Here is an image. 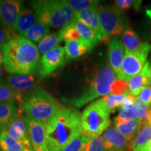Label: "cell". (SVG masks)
Segmentation results:
<instances>
[{"label":"cell","instance_id":"6da1fadb","mask_svg":"<svg viewBox=\"0 0 151 151\" xmlns=\"http://www.w3.org/2000/svg\"><path fill=\"white\" fill-rule=\"evenodd\" d=\"M46 151H63L73 139L82 134L81 114L74 108H60L45 124Z\"/></svg>","mask_w":151,"mask_h":151},{"label":"cell","instance_id":"7a4b0ae2","mask_svg":"<svg viewBox=\"0 0 151 151\" xmlns=\"http://www.w3.org/2000/svg\"><path fill=\"white\" fill-rule=\"evenodd\" d=\"M3 65L11 74H35L40 62L38 47L27 38L15 33L2 46Z\"/></svg>","mask_w":151,"mask_h":151},{"label":"cell","instance_id":"3957f363","mask_svg":"<svg viewBox=\"0 0 151 151\" xmlns=\"http://www.w3.org/2000/svg\"><path fill=\"white\" fill-rule=\"evenodd\" d=\"M61 107L48 92L35 86L24 94L19 108L22 113L46 124Z\"/></svg>","mask_w":151,"mask_h":151},{"label":"cell","instance_id":"277c9868","mask_svg":"<svg viewBox=\"0 0 151 151\" xmlns=\"http://www.w3.org/2000/svg\"><path fill=\"white\" fill-rule=\"evenodd\" d=\"M116 80V75L108 66L99 68L90 81L89 85L81 94L69 99H63L65 102L81 108L86 104L100 97L110 94L111 86Z\"/></svg>","mask_w":151,"mask_h":151},{"label":"cell","instance_id":"5b68a950","mask_svg":"<svg viewBox=\"0 0 151 151\" xmlns=\"http://www.w3.org/2000/svg\"><path fill=\"white\" fill-rule=\"evenodd\" d=\"M111 113L101 98L90 103L81 113L82 134L92 139L101 136L111 126Z\"/></svg>","mask_w":151,"mask_h":151},{"label":"cell","instance_id":"8992f818","mask_svg":"<svg viewBox=\"0 0 151 151\" xmlns=\"http://www.w3.org/2000/svg\"><path fill=\"white\" fill-rule=\"evenodd\" d=\"M102 41L110 42L111 38L120 35L125 29L122 11L116 6L99 5L97 7Z\"/></svg>","mask_w":151,"mask_h":151},{"label":"cell","instance_id":"52a82bcc","mask_svg":"<svg viewBox=\"0 0 151 151\" xmlns=\"http://www.w3.org/2000/svg\"><path fill=\"white\" fill-rule=\"evenodd\" d=\"M151 50V45L148 42H143L137 51L124 52L120 73L117 78L127 81L142 70L147 62L148 54Z\"/></svg>","mask_w":151,"mask_h":151},{"label":"cell","instance_id":"ba28073f","mask_svg":"<svg viewBox=\"0 0 151 151\" xmlns=\"http://www.w3.org/2000/svg\"><path fill=\"white\" fill-rule=\"evenodd\" d=\"M49 25L53 28L63 27L75 18L73 11L68 1H48Z\"/></svg>","mask_w":151,"mask_h":151},{"label":"cell","instance_id":"9c48e42d","mask_svg":"<svg viewBox=\"0 0 151 151\" xmlns=\"http://www.w3.org/2000/svg\"><path fill=\"white\" fill-rule=\"evenodd\" d=\"M21 118L27 128L31 144V150L46 151L45 124L26 114L22 115Z\"/></svg>","mask_w":151,"mask_h":151},{"label":"cell","instance_id":"30bf717a","mask_svg":"<svg viewBox=\"0 0 151 151\" xmlns=\"http://www.w3.org/2000/svg\"><path fill=\"white\" fill-rule=\"evenodd\" d=\"M65 49L61 46L43 55L39 62L38 73L41 78L48 76L65 63Z\"/></svg>","mask_w":151,"mask_h":151},{"label":"cell","instance_id":"8fae6325","mask_svg":"<svg viewBox=\"0 0 151 151\" xmlns=\"http://www.w3.org/2000/svg\"><path fill=\"white\" fill-rule=\"evenodd\" d=\"M23 1L19 0L0 1V13L3 27L14 32L22 10Z\"/></svg>","mask_w":151,"mask_h":151},{"label":"cell","instance_id":"7c38bea8","mask_svg":"<svg viewBox=\"0 0 151 151\" xmlns=\"http://www.w3.org/2000/svg\"><path fill=\"white\" fill-rule=\"evenodd\" d=\"M16 94L17 104L20 106L22 99L27 92L33 88L37 82L33 75L32 74H11L3 80Z\"/></svg>","mask_w":151,"mask_h":151},{"label":"cell","instance_id":"4fadbf2b","mask_svg":"<svg viewBox=\"0 0 151 151\" xmlns=\"http://www.w3.org/2000/svg\"><path fill=\"white\" fill-rule=\"evenodd\" d=\"M102 137L106 151H132L131 141L124 138L115 127L110 126Z\"/></svg>","mask_w":151,"mask_h":151},{"label":"cell","instance_id":"5bb4252c","mask_svg":"<svg viewBox=\"0 0 151 151\" xmlns=\"http://www.w3.org/2000/svg\"><path fill=\"white\" fill-rule=\"evenodd\" d=\"M124 57V48L121 41L116 37L111 38L109 45V66L117 75L120 73Z\"/></svg>","mask_w":151,"mask_h":151},{"label":"cell","instance_id":"9a60e30c","mask_svg":"<svg viewBox=\"0 0 151 151\" xmlns=\"http://www.w3.org/2000/svg\"><path fill=\"white\" fill-rule=\"evenodd\" d=\"M5 132H6L11 137L31 150V144L27 130L25 124L21 118V115H18L9 124L6 128Z\"/></svg>","mask_w":151,"mask_h":151},{"label":"cell","instance_id":"2e32d148","mask_svg":"<svg viewBox=\"0 0 151 151\" xmlns=\"http://www.w3.org/2000/svg\"><path fill=\"white\" fill-rule=\"evenodd\" d=\"M150 75V62L147 61L142 70L128 81V92L135 96L139 95L143 88L151 85Z\"/></svg>","mask_w":151,"mask_h":151},{"label":"cell","instance_id":"e0dca14e","mask_svg":"<svg viewBox=\"0 0 151 151\" xmlns=\"http://www.w3.org/2000/svg\"><path fill=\"white\" fill-rule=\"evenodd\" d=\"M65 62H70L81 58L91 51V49L82 39L65 41Z\"/></svg>","mask_w":151,"mask_h":151},{"label":"cell","instance_id":"ac0fdd59","mask_svg":"<svg viewBox=\"0 0 151 151\" xmlns=\"http://www.w3.org/2000/svg\"><path fill=\"white\" fill-rule=\"evenodd\" d=\"M75 18L91 28L102 41V32L98 16L97 7L76 13Z\"/></svg>","mask_w":151,"mask_h":151},{"label":"cell","instance_id":"d6986e66","mask_svg":"<svg viewBox=\"0 0 151 151\" xmlns=\"http://www.w3.org/2000/svg\"><path fill=\"white\" fill-rule=\"evenodd\" d=\"M71 23L77 30L81 39L85 41V42L89 46L91 50L97 46L99 41H101V39L91 28L83 23L82 22L79 21L76 18L73 19Z\"/></svg>","mask_w":151,"mask_h":151},{"label":"cell","instance_id":"ffe728a7","mask_svg":"<svg viewBox=\"0 0 151 151\" xmlns=\"http://www.w3.org/2000/svg\"><path fill=\"white\" fill-rule=\"evenodd\" d=\"M20 115L18 104L16 102L0 103V133L14 119Z\"/></svg>","mask_w":151,"mask_h":151},{"label":"cell","instance_id":"44dd1931","mask_svg":"<svg viewBox=\"0 0 151 151\" xmlns=\"http://www.w3.org/2000/svg\"><path fill=\"white\" fill-rule=\"evenodd\" d=\"M39 21L37 14L32 9H24L22 10L20 18L18 19V23L16 27V33L23 37L27 32L33 25Z\"/></svg>","mask_w":151,"mask_h":151},{"label":"cell","instance_id":"7402d4cb","mask_svg":"<svg viewBox=\"0 0 151 151\" xmlns=\"http://www.w3.org/2000/svg\"><path fill=\"white\" fill-rule=\"evenodd\" d=\"M143 122L139 120L122 121L114 118V127L128 141H131L140 129Z\"/></svg>","mask_w":151,"mask_h":151},{"label":"cell","instance_id":"603a6c76","mask_svg":"<svg viewBox=\"0 0 151 151\" xmlns=\"http://www.w3.org/2000/svg\"><path fill=\"white\" fill-rule=\"evenodd\" d=\"M150 142H151V125L146 121H144L132 141V150L138 151Z\"/></svg>","mask_w":151,"mask_h":151},{"label":"cell","instance_id":"cb8c5ba5","mask_svg":"<svg viewBox=\"0 0 151 151\" xmlns=\"http://www.w3.org/2000/svg\"><path fill=\"white\" fill-rule=\"evenodd\" d=\"M142 43L133 29L130 27H126L124 29L122 35V43L124 52L137 51Z\"/></svg>","mask_w":151,"mask_h":151},{"label":"cell","instance_id":"d4e9b609","mask_svg":"<svg viewBox=\"0 0 151 151\" xmlns=\"http://www.w3.org/2000/svg\"><path fill=\"white\" fill-rule=\"evenodd\" d=\"M49 32H50L49 26L38 21L24 34L23 37L27 38L32 42L39 43L41 39L46 37Z\"/></svg>","mask_w":151,"mask_h":151},{"label":"cell","instance_id":"484cf974","mask_svg":"<svg viewBox=\"0 0 151 151\" xmlns=\"http://www.w3.org/2000/svg\"><path fill=\"white\" fill-rule=\"evenodd\" d=\"M62 40L59 35V32L49 33L40 42L38 43V50L39 53L43 55L50 51L52 49L58 46V43L62 42Z\"/></svg>","mask_w":151,"mask_h":151},{"label":"cell","instance_id":"4316f807","mask_svg":"<svg viewBox=\"0 0 151 151\" xmlns=\"http://www.w3.org/2000/svg\"><path fill=\"white\" fill-rule=\"evenodd\" d=\"M0 147L2 151H31L11 137L5 131L0 133Z\"/></svg>","mask_w":151,"mask_h":151},{"label":"cell","instance_id":"83f0119b","mask_svg":"<svg viewBox=\"0 0 151 151\" xmlns=\"http://www.w3.org/2000/svg\"><path fill=\"white\" fill-rule=\"evenodd\" d=\"M31 5L37 14L38 20L49 26L48 1H32Z\"/></svg>","mask_w":151,"mask_h":151},{"label":"cell","instance_id":"f1b7e54d","mask_svg":"<svg viewBox=\"0 0 151 151\" xmlns=\"http://www.w3.org/2000/svg\"><path fill=\"white\" fill-rule=\"evenodd\" d=\"M92 138L81 134L65 147L63 151H88Z\"/></svg>","mask_w":151,"mask_h":151},{"label":"cell","instance_id":"f546056e","mask_svg":"<svg viewBox=\"0 0 151 151\" xmlns=\"http://www.w3.org/2000/svg\"><path fill=\"white\" fill-rule=\"evenodd\" d=\"M149 110H150V109L148 108L137 96L135 99L134 106L132 108V114L134 117L135 120H139V121L141 122L146 121Z\"/></svg>","mask_w":151,"mask_h":151},{"label":"cell","instance_id":"4dcf8cb0","mask_svg":"<svg viewBox=\"0 0 151 151\" xmlns=\"http://www.w3.org/2000/svg\"><path fill=\"white\" fill-rule=\"evenodd\" d=\"M99 2V1H94V0H69L68 1L69 5L76 14L80 11L98 7Z\"/></svg>","mask_w":151,"mask_h":151},{"label":"cell","instance_id":"1f68e13d","mask_svg":"<svg viewBox=\"0 0 151 151\" xmlns=\"http://www.w3.org/2000/svg\"><path fill=\"white\" fill-rule=\"evenodd\" d=\"M128 93V90L124 94H120V95H114L112 94H109L103 97L101 99L104 101V102L107 106V108L109 109V111L111 113L114 112L116 108L120 107L122 104V101H124V98L126 97Z\"/></svg>","mask_w":151,"mask_h":151},{"label":"cell","instance_id":"d6a6232c","mask_svg":"<svg viewBox=\"0 0 151 151\" xmlns=\"http://www.w3.org/2000/svg\"><path fill=\"white\" fill-rule=\"evenodd\" d=\"M16 102V94L14 90L2 81L0 82V103Z\"/></svg>","mask_w":151,"mask_h":151},{"label":"cell","instance_id":"836d02e7","mask_svg":"<svg viewBox=\"0 0 151 151\" xmlns=\"http://www.w3.org/2000/svg\"><path fill=\"white\" fill-rule=\"evenodd\" d=\"M59 35L62 41L77 40V39H81L80 35L75 29V27L71 24V22L67 25L62 27V29L59 32Z\"/></svg>","mask_w":151,"mask_h":151},{"label":"cell","instance_id":"e575fe53","mask_svg":"<svg viewBox=\"0 0 151 151\" xmlns=\"http://www.w3.org/2000/svg\"><path fill=\"white\" fill-rule=\"evenodd\" d=\"M128 90V82L122 79L116 78L111 88V94L114 95H120Z\"/></svg>","mask_w":151,"mask_h":151},{"label":"cell","instance_id":"d590c367","mask_svg":"<svg viewBox=\"0 0 151 151\" xmlns=\"http://www.w3.org/2000/svg\"><path fill=\"white\" fill-rule=\"evenodd\" d=\"M88 151H106L102 136L93 138L90 143Z\"/></svg>","mask_w":151,"mask_h":151},{"label":"cell","instance_id":"8d00e7d4","mask_svg":"<svg viewBox=\"0 0 151 151\" xmlns=\"http://www.w3.org/2000/svg\"><path fill=\"white\" fill-rule=\"evenodd\" d=\"M138 97L142 102L150 109L151 107V85L145 87L140 92Z\"/></svg>","mask_w":151,"mask_h":151},{"label":"cell","instance_id":"74e56055","mask_svg":"<svg viewBox=\"0 0 151 151\" xmlns=\"http://www.w3.org/2000/svg\"><path fill=\"white\" fill-rule=\"evenodd\" d=\"M141 1H134V0H117L115 1V6L120 11L131 8L132 6H135L137 4H141Z\"/></svg>","mask_w":151,"mask_h":151},{"label":"cell","instance_id":"f35d334b","mask_svg":"<svg viewBox=\"0 0 151 151\" xmlns=\"http://www.w3.org/2000/svg\"><path fill=\"white\" fill-rule=\"evenodd\" d=\"M137 96L133 95V94H129L128 92L126 97L124 98V101H122V104L119 107V110H128L132 108L134 104L135 99Z\"/></svg>","mask_w":151,"mask_h":151},{"label":"cell","instance_id":"ab89813d","mask_svg":"<svg viewBox=\"0 0 151 151\" xmlns=\"http://www.w3.org/2000/svg\"><path fill=\"white\" fill-rule=\"evenodd\" d=\"M16 32L0 27V46H2L12 38Z\"/></svg>","mask_w":151,"mask_h":151},{"label":"cell","instance_id":"60d3db41","mask_svg":"<svg viewBox=\"0 0 151 151\" xmlns=\"http://www.w3.org/2000/svg\"><path fill=\"white\" fill-rule=\"evenodd\" d=\"M138 151H151V142H150L148 145H146V146L143 147V148Z\"/></svg>","mask_w":151,"mask_h":151},{"label":"cell","instance_id":"b9f144b4","mask_svg":"<svg viewBox=\"0 0 151 151\" xmlns=\"http://www.w3.org/2000/svg\"><path fill=\"white\" fill-rule=\"evenodd\" d=\"M2 65H3L2 46H0V67H2Z\"/></svg>","mask_w":151,"mask_h":151},{"label":"cell","instance_id":"7bdbcfd3","mask_svg":"<svg viewBox=\"0 0 151 151\" xmlns=\"http://www.w3.org/2000/svg\"><path fill=\"white\" fill-rule=\"evenodd\" d=\"M146 122H148L150 125H151V109L149 110L148 117H147V119H146Z\"/></svg>","mask_w":151,"mask_h":151},{"label":"cell","instance_id":"ee69618b","mask_svg":"<svg viewBox=\"0 0 151 151\" xmlns=\"http://www.w3.org/2000/svg\"><path fill=\"white\" fill-rule=\"evenodd\" d=\"M4 73L2 67H0V82H1V80H2V78L4 77Z\"/></svg>","mask_w":151,"mask_h":151},{"label":"cell","instance_id":"f6af8a7d","mask_svg":"<svg viewBox=\"0 0 151 151\" xmlns=\"http://www.w3.org/2000/svg\"><path fill=\"white\" fill-rule=\"evenodd\" d=\"M0 27H3L2 23H1V13H0Z\"/></svg>","mask_w":151,"mask_h":151},{"label":"cell","instance_id":"bcb514c9","mask_svg":"<svg viewBox=\"0 0 151 151\" xmlns=\"http://www.w3.org/2000/svg\"><path fill=\"white\" fill-rule=\"evenodd\" d=\"M150 67H151V62L150 61ZM150 82H151V75H150Z\"/></svg>","mask_w":151,"mask_h":151},{"label":"cell","instance_id":"7dc6e473","mask_svg":"<svg viewBox=\"0 0 151 151\" xmlns=\"http://www.w3.org/2000/svg\"><path fill=\"white\" fill-rule=\"evenodd\" d=\"M150 38L151 39V31H150Z\"/></svg>","mask_w":151,"mask_h":151},{"label":"cell","instance_id":"c3c4849f","mask_svg":"<svg viewBox=\"0 0 151 151\" xmlns=\"http://www.w3.org/2000/svg\"><path fill=\"white\" fill-rule=\"evenodd\" d=\"M0 151H2V150H1V147H0Z\"/></svg>","mask_w":151,"mask_h":151},{"label":"cell","instance_id":"681fc988","mask_svg":"<svg viewBox=\"0 0 151 151\" xmlns=\"http://www.w3.org/2000/svg\"><path fill=\"white\" fill-rule=\"evenodd\" d=\"M150 109H151V107H150Z\"/></svg>","mask_w":151,"mask_h":151}]
</instances>
